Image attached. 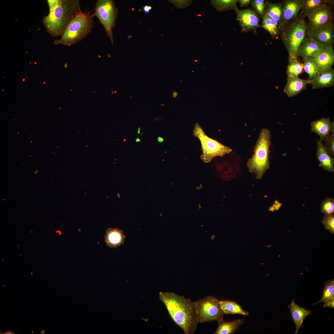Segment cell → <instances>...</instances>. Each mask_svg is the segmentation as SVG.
<instances>
[{
  "instance_id": "obj_6",
  "label": "cell",
  "mask_w": 334,
  "mask_h": 334,
  "mask_svg": "<svg viewBox=\"0 0 334 334\" xmlns=\"http://www.w3.org/2000/svg\"><path fill=\"white\" fill-rule=\"evenodd\" d=\"M193 135L200 142L202 151L200 158L205 163L209 162L213 158L223 157L232 152L229 147L209 137L198 123L195 125Z\"/></svg>"
},
{
  "instance_id": "obj_39",
  "label": "cell",
  "mask_w": 334,
  "mask_h": 334,
  "mask_svg": "<svg viewBox=\"0 0 334 334\" xmlns=\"http://www.w3.org/2000/svg\"><path fill=\"white\" fill-rule=\"evenodd\" d=\"M178 93L176 91H174L172 93V96L173 98H176L178 96Z\"/></svg>"
},
{
  "instance_id": "obj_19",
  "label": "cell",
  "mask_w": 334,
  "mask_h": 334,
  "mask_svg": "<svg viewBox=\"0 0 334 334\" xmlns=\"http://www.w3.org/2000/svg\"><path fill=\"white\" fill-rule=\"evenodd\" d=\"M330 48L324 47L313 40L307 37L299 47L298 56H300L304 59L311 56L315 53Z\"/></svg>"
},
{
  "instance_id": "obj_14",
  "label": "cell",
  "mask_w": 334,
  "mask_h": 334,
  "mask_svg": "<svg viewBox=\"0 0 334 334\" xmlns=\"http://www.w3.org/2000/svg\"><path fill=\"white\" fill-rule=\"evenodd\" d=\"M281 3L283 15L280 31L287 23L298 17L302 8V0H285Z\"/></svg>"
},
{
  "instance_id": "obj_31",
  "label": "cell",
  "mask_w": 334,
  "mask_h": 334,
  "mask_svg": "<svg viewBox=\"0 0 334 334\" xmlns=\"http://www.w3.org/2000/svg\"><path fill=\"white\" fill-rule=\"evenodd\" d=\"M321 212L326 215L333 214L334 201L332 198H328L324 200L321 205Z\"/></svg>"
},
{
  "instance_id": "obj_7",
  "label": "cell",
  "mask_w": 334,
  "mask_h": 334,
  "mask_svg": "<svg viewBox=\"0 0 334 334\" xmlns=\"http://www.w3.org/2000/svg\"><path fill=\"white\" fill-rule=\"evenodd\" d=\"M118 9L112 0H98L95 3L93 17H96L102 25L112 44L114 43L113 30L115 26Z\"/></svg>"
},
{
  "instance_id": "obj_47",
  "label": "cell",
  "mask_w": 334,
  "mask_h": 334,
  "mask_svg": "<svg viewBox=\"0 0 334 334\" xmlns=\"http://www.w3.org/2000/svg\"><path fill=\"white\" fill-rule=\"evenodd\" d=\"M115 93H116V91H115Z\"/></svg>"
},
{
  "instance_id": "obj_28",
  "label": "cell",
  "mask_w": 334,
  "mask_h": 334,
  "mask_svg": "<svg viewBox=\"0 0 334 334\" xmlns=\"http://www.w3.org/2000/svg\"><path fill=\"white\" fill-rule=\"evenodd\" d=\"M333 299L334 280L333 279L331 280H328L325 282L322 297L317 302L314 304V305H316L322 302H324Z\"/></svg>"
},
{
  "instance_id": "obj_21",
  "label": "cell",
  "mask_w": 334,
  "mask_h": 334,
  "mask_svg": "<svg viewBox=\"0 0 334 334\" xmlns=\"http://www.w3.org/2000/svg\"><path fill=\"white\" fill-rule=\"evenodd\" d=\"M313 89L332 87L334 85V70L330 68L323 72L310 84Z\"/></svg>"
},
{
  "instance_id": "obj_23",
  "label": "cell",
  "mask_w": 334,
  "mask_h": 334,
  "mask_svg": "<svg viewBox=\"0 0 334 334\" xmlns=\"http://www.w3.org/2000/svg\"><path fill=\"white\" fill-rule=\"evenodd\" d=\"M243 323L242 319H237L230 322L224 320L219 323L215 334H232L235 333Z\"/></svg>"
},
{
  "instance_id": "obj_35",
  "label": "cell",
  "mask_w": 334,
  "mask_h": 334,
  "mask_svg": "<svg viewBox=\"0 0 334 334\" xmlns=\"http://www.w3.org/2000/svg\"><path fill=\"white\" fill-rule=\"evenodd\" d=\"M323 307H329L332 308H334V299L324 302Z\"/></svg>"
},
{
  "instance_id": "obj_3",
  "label": "cell",
  "mask_w": 334,
  "mask_h": 334,
  "mask_svg": "<svg viewBox=\"0 0 334 334\" xmlns=\"http://www.w3.org/2000/svg\"><path fill=\"white\" fill-rule=\"evenodd\" d=\"M305 17L299 14L280 30V36L287 50L288 61L297 59L299 47L307 37V28Z\"/></svg>"
},
{
  "instance_id": "obj_12",
  "label": "cell",
  "mask_w": 334,
  "mask_h": 334,
  "mask_svg": "<svg viewBox=\"0 0 334 334\" xmlns=\"http://www.w3.org/2000/svg\"><path fill=\"white\" fill-rule=\"evenodd\" d=\"M333 23L316 30L307 31V37L326 48H333L334 42Z\"/></svg>"
},
{
  "instance_id": "obj_44",
  "label": "cell",
  "mask_w": 334,
  "mask_h": 334,
  "mask_svg": "<svg viewBox=\"0 0 334 334\" xmlns=\"http://www.w3.org/2000/svg\"><path fill=\"white\" fill-rule=\"evenodd\" d=\"M140 130H141V127H139L138 128V130H139V131H140Z\"/></svg>"
},
{
  "instance_id": "obj_32",
  "label": "cell",
  "mask_w": 334,
  "mask_h": 334,
  "mask_svg": "<svg viewBox=\"0 0 334 334\" xmlns=\"http://www.w3.org/2000/svg\"><path fill=\"white\" fill-rule=\"evenodd\" d=\"M250 3L252 9L262 18L266 6V1L264 0H252Z\"/></svg>"
},
{
  "instance_id": "obj_10",
  "label": "cell",
  "mask_w": 334,
  "mask_h": 334,
  "mask_svg": "<svg viewBox=\"0 0 334 334\" xmlns=\"http://www.w3.org/2000/svg\"><path fill=\"white\" fill-rule=\"evenodd\" d=\"M307 17V31L319 29L333 23L331 7L328 4L320 7Z\"/></svg>"
},
{
  "instance_id": "obj_25",
  "label": "cell",
  "mask_w": 334,
  "mask_h": 334,
  "mask_svg": "<svg viewBox=\"0 0 334 334\" xmlns=\"http://www.w3.org/2000/svg\"><path fill=\"white\" fill-rule=\"evenodd\" d=\"M261 27L268 32L272 38L278 36L280 34V29L279 23L263 14Z\"/></svg>"
},
{
  "instance_id": "obj_24",
  "label": "cell",
  "mask_w": 334,
  "mask_h": 334,
  "mask_svg": "<svg viewBox=\"0 0 334 334\" xmlns=\"http://www.w3.org/2000/svg\"><path fill=\"white\" fill-rule=\"evenodd\" d=\"M266 6L264 14L270 18L276 20L279 23L280 27L283 15V7L281 3H273L268 1H266Z\"/></svg>"
},
{
  "instance_id": "obj_27",
  "label": "cell",
  "mask_w": 334,
  "mask_h": 334,
  "mask_svg": "<svg viewBox=\"0 0 334 334\" xmlns=\"http://www.w3.org/2000/svg\"><path fill=\"white\" fill-rule=\"evenodd\" d=\"M288 61L286 71L288 77L298 76L303 72V64L298 62L297 59H292Z\"/></svg>"
},
{
  "instance_id": "obj_17",
  "label": "cell",
  "mask_w": 334,
  "mask_h": 334,
  "mask_svg": "<svg viewBox=\"0 0 334 334\" xmlns=\"http://www.w3.org/2000/svg\"><path fill=\"white\" fill-rule=\"evenodd\" d=\"M317 143L316 157L319 166L326 171L334 172L333 159L328 153L322 140H318Z\"/></svg>"
},
{
  "instance_id": "obj_46",
  "label": "cell",
  "mask_w": 334,
  "mask_h": 334,
  "mask_svg": "<svg viewBox=\"0 0 334 334\" xmlns=\"http://www.w3.org/2000/svg\"><path fill=\"white\" fill-rule=\"evenodd\" d=\"M161 105H162V106H163V105H164V104H161Z\"/></svg>"
},
{
  "instance_id": "obj_16",
  "label": "cell",
  "mask_w": 334,
  "mask_h": 334,
  "mask_svg": "<svg viewBox=\"0 0 334 334\" xmlns=\"http://www.w3.org/2000/svg\"><path fill=\"white\" fill-rule=\"evenodd\" d=\"M291 318L296 326L295 334L298 333L299 329L302 326V323L305 318L311 313L310 310L300 307L297 305L293 299L289 305Z\"/></svg>"
},
{
  "instance_id": "obj_1",
  "label": "cell",
  "mask_w": 334,
  "mask_h": 334,
  "mask_svg": "<svg viewBox=\"0 0 334 334\" xmlns=\"http://www.w3.org/2000/svg\"><path fill=\"white\" fill-rule=\"evenodd\" d=\"M159 298L165 305L173 321L185 334H193L199 323L195 301L172 292L159 293Z\"/></svg>"
},
{
  "instance_id": "obj_22",
  "label": "cell",
  "mask_w": 334,
  "mask_h": 334,
  "mask_svg": "<svg viewBox=\"0 0 334 334\" xmlns=\"http://www.w3.org/2000/svg\"><path fill=\"white\" fill-rule=\"evenodd\" d=\"M332 0H302V8L299 15L305 17L320 7L333 3Z\"/></svg>"
},
{
  "instance_id": "obj_30",
  "label": "cell",
  "mask_w": 334,
  "mask_h": 334,
  "mask_svg": "<svg viewBox=\"0 0 334 334\" xmlns=\"http://www.w3.org/2000/svg\"><path fill=\"white\" fill-rule=\"evenodd\" d=\"M212 4L219 11L233 9L238 3L237 0H221L212 1Z\"/></svg>"
},
{
  "instance_id": "obj_26",
  "label": "cell",
  "mask_w": 334,
  "mask_h": 334,
  "mask_svg": "<svg viewBox=\"0 0 334 334\" xmlns=\"http://www.w3.org/2000/svg\"><path fill=\"white\" fill-rule=\"evenodd\" d=\"M221 309L224 314H240L247 316L249 313L244 310L241 306L234 301L229 300L220 301Z\"/></svg>"
},
{
  "instance_id": "obj_38",
  "label": "cell",
  "mask_w": 334,
  "mask_h": 334,
  "mask_svg": "<svg viewBox=\"0 0 334 334\" xmlns=\"http://www.w3.org/2000/svg\"><path fill=\"white\" fill-rule=\"evenodd\" d=\"M1 334H15L12 331L9 330L3 333L0 332Z\"/></svg>"
},
{
  "instance_id": "obj_4",
  "label": "cell",
  "mask_w": 334,
  "mask_h": 334,
  "mask_svg": "<svg viewBox=\"0 0 334 334\" xmlns=\"http://www.w3.org/2000/svg\"><path fill=\"white\" fill-rule=\"evenodd\" d=\"M93 17L89 12H80L70 22L60 38L54 41V44L70 46L81 41L92 31Z\"/></svg>"
},
{
  "instance_id": "obj_40",
  "label": "cell",
  "mask_w": 334,
  "mask_h": 334,
  "mask_svg": "<svg viewBox=\"0 0 334 334\" xmlns=\"http://www.w3.org/2000/svg\"><path fill=\"white\" fill-rule=\"evenodd\" d=\"M163 141H164V139H163V138H162L161 137H158V138H157V141L159 143H162V142H163Z\"/></svg>"
},
{
  "instance_id": "obj_45",
  "label": "cell",
  "mask_w": 334,
  "mask_h": 334,
  "mask_svg": "<svg viewBox=\"0 0 334 334\" xmlns=\"http://www.w3.org/2000/svg\"><path fill=\"white\" fill-rule=\"evenodd\" d=\"M131 96V98H132V96H131H131Z\"/></svg>"
},
{
  "instance_id": "obj_42",
  "label": "cell",
  "mask_w": 334,
  "mask_h": 334,
  "mask_svg": "<svg viewBox=\"0 0 334 334\" xmlns=\"http://www.w3.org/2000/svg\"><path fill=\"white\" fill-rule=\"evenodd\" d=\"M140 141V139L139 138H137L135 140V142H139Z\"/></svg>"
},
{
  "instance_id": "obj_49",
  "label": "cell",
  "mask_w": 334,
  "mask_h": 334,
  "mask_svg": "<svg viewBox=\"0 0 334 334\" xmlns=\"http://www.w3.org/2000/svg\"><path fill=\"white\" fill-rule=\"evenodd\" d=\"M94 92V93H95V91H94V92Z\"/></svg>"
},
{
  "instance_id": "obj_8",
  "label": "cell",
  "mask_w": 334,
  "mask_h": 334,
  "mask_svg": "<svg viewBox=\"0 0 334 334\" xmlns=\"http://www.w3.org/2000/svg\"><path fill=\"white\" fill-rule=\"evenodd\" d=\"M198 310L199 323L216 320L218 323L223 320L224 314L221 309L220 301L216 298L208 296L195 301Z\"/></svg>"
},
{
  "instance_id": "obj_9",
  "label": "cell",
  "mask_w": 334,
  "mask_h": 334,
  "mask_svg": "<svg viewBox=\"0 0 334 334\" xmlns=\"http://www.w3.org/2000/svg\"><path fill=\"white\" fill-rule=\"evenodd\" d=\"M229 154L223 157H216L214 165L217 175L225 180L236 177L240 171V165L237 159Z\"/></svg>"
},
{
  "instance_id": "obj_33",
  "label": "cell",
  "mask_w": 334,
  "mask_h": 334,
  "mask_svg": "<svg viewBox=\"0 0 334 334\" xmlns=\"http://www.w3.org/2000/svg\"><path fill=\"white\" fill-rule=\"evenodd\" d=\"M323 141L325 143L324 146L328 153L331 155L334 156V128Z\"/></svg>"
},
{
  "instance_id": "obj_36",
  "label": "cell",
  "mask_w": 334,
  "mask_h": 334,
  "mask_svg": "<svg viewBox=\"0 0 334 334\" xmlns=\"http://www.w3.org/2000/svg\"><path fill=\"white\" fill-rule=\"evenodd\" d=\"M250 2V0H238V2L239 3L240 7L246 6L249 5Z\"/></svg>"
},
{
  "instance_id": "obj_15",
  "label": "cell",
  "mask_w": 334,
  "mask_h": 334,
  "mask_svg": "<svg viewBox=\"0 0 334 334\" xmlns=\"http://www.w3.org/2000/svg\"><path fill=\"white\" fill-rule=\"evenodd\" d=\"M311 82L308 79H301L298 76L288 77L287 83L283 91L288 97H293L305 89L307 85L310 84Z\"/></svg>"
},
{
  "instance_id": "obj_41",
  "label": "cell",
  "mask_w": 334,
  "mask_h": 334,
  "mask_svg": "<svg viewBox=\"0 0 334 334\" xmlns=\"http://www.w3.org/2000/svg\"><path fill=\"white\" fill-rule=\"evenodd\" d=\"M215 237V234L212 235L210 237V238L211 240H213Z\"/></svg>"
},
{
  "instance_id": "obj_20",
  "label": "cell",
  "mask_w": 334,
  "mask_h": 334,
  "mask_svg": "<svg viewBox=\"0 0 334 334\" xmlns=\"http://www.w3.org/2000/svg\"><path fill=\"white\" fill-rule=\"evenodd\" d=\"M125 238L122 231L117 228L108 229L105 236L107 246L112 248H116L123 244Z\"/></svg>"
},
{
  "instance_id": "obj_18",
  "label": "cell",
  "mask_w": 334,
  "mask_h": 334,
  "mask_svg": "<svg viewBox=\"0 0 334 334\" xmlns=\"http://www.w3.org/2000/svg\"><path fill=\"white\" fill-rule=\"evenodd\" d=\"M311 126V131L318 135L320 140L323 141L334 128V122H332L328 118H323L312 122Z\"/></svg>"
},
{
  "instance_id": "obj_43",
  "label": "cell",
  "mask_w": 334,
  "mask_h": 334,
  "mask_svg": "<svg viewBox=\"0 0 334 334\" xmlns=\"http://www.w3.org/2000/svg\"><path fill=\"white\" fill-rule=\"evenodd\" d=\"M137 133L138 134V136H139V134H140V131L138 130V131H137Z\"/></svg>"
},
{
  "instance_id": "obj_13",
  "label": "cell",
  "mask_w": 334,
  "mask_h": 334,
  "mask_svg": "<svg viewBox=\"0 0 334 334\" xmlns=\"http://www.w3.org/2000/svg\"><path fill=\"white\" fill-rule=\"evenodd\" d=\"M318 75L331 68L334 63V51L333 48H328L316 52L311 57Z\"/></svg>"
},
{
  "instance_id": "obj_48",
  "label": "cell",
  "mask_w": 334,
  "mask_h": 334,
  "mask_svg": "<svg viewBox=\"0 0 334 334\" xmlns=\"http://www.w3.org/2000/svg\"><path fill=\"white\" fill-rule=\"evenodd\" d=\"M24 79H23V81H24Z\"/></svg>"
},
{
  "instance_id": "obj_11",
  "label": "cell",
  "mask_w": 334,
  "mask_h": 334,
  "mask_svg": "<svg viewBox=\"0 0 334 334\" xmlns=\"http://www.w3.org/2000/svg\"><path fill=\"white\" fill-rule=\"evenodd\" d=\"M233 10L235 11L238 21L241 26L242 32H253L257 34V28L261 27L259 24L260 17L254 11L250 9L240 10L237 5H235Z\"/></svg>"
},
{
  "instance_id": "obj_29",
  "label": "cell",
  "mask_w": 334,
  "mask_h": 334,
  "mask_svg": "<svg viewBox=\"0 0 334 334\" xmlns=\"http://www.w3.org/2000/svg\"><path fill=\"white\" fill-rule=\"evenodd\" d=\"M303 59V70L309 75L308 80L312 82L319 75L316 67L311 57Z\"/></svg>"
},
{
  "instance_id": "obj_5",
  "label": "cell",
  "mask_w": 334,
  "mask_h": 334,
  "mask_svg": "<svg viewBox=\"0 0 334 334\" xmlns=\"http://www.w3.org/2000/svg\"><path fill=\"white\" fill-rule=\"evenodd\" d=\"M271 134L267 128L262 129L254 148V154L249 159L247 166L250 172L254 173L256 178H261L269 168V148Z\"/></svg>"
},
{
  "instance_id": "obj_37",
  "label": "cell",
  "mask_w": 334,
  "mask_h": 334,
  "mask_svg": "<svg viewBox=\"0 0 334 334\" xmlns=\"http://www.w3.org/2000/svg\"><path fill=\"white\" fill-rule=\"evenodd\" d=\"M142 9L145 13L148 14L150 13L152 7L150 6L145 5L143 7Z\"/></svg>"
},
{
  "instance_id": "obj_34",
  "label": "cell",
  "mask_w": 334,
  "mask_h": 334,
  "mask_svg": "<svg viewBox=\"0 0 334 334\" xmlns=\"http://www.w3.org/2000/svg\"><path fill=\"white\" fill-rule=\"evenodd\" d=\"M322 222L325 229L332 233H334V216L333 214H324Z\"/></svg>"
},
{
  "instance_id": "obj_2",
  "label": "cell",
  "mask_w": 334,
  "mask_h": 334,
  "mask_svg": "<svg viewBox=\"0 0 334 334\" xmlns=\"http://www.w3.org/2000/svg\"><path fill=\"white\" fill-rule=\"evenodd\" d=\"M49 13L43 24L48 32L54 37L63 35L72 20L81 10L79 0H48Z\"/></svg>"
}]
</instances>
